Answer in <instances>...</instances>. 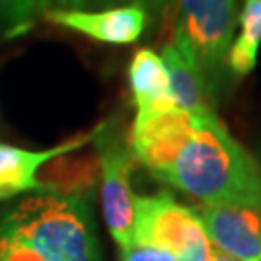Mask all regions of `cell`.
Here are the masks:
<instances>
[{
    "label": "cell",
    "mask_w": 261,
    "mask_h": 261,
    "mask_svg": "<svg viewBox=\"0 0 261 261\" xmlns=\"http://www.w3.org/2000/svg\"><path fill=\"white\" fill-rule=\"evenodd\" d=\"M203 205L261 199V168L230 136L217 112L194 116V128L161 178Z\"/></svg>",
    "instance_id": "cell-1"
},
{
    "label": "cell",
    "mask_w": 261,
    "mask_h": 261,
    "mask_svg": "<svg viewBox=\"0 0 261 261\" xmlns=\"http://www.w3.org/2000/svg\"><path fill=\"white\" fill-rule=\"evenodd\" d=\"M0 219L50 261H101L85 199L39 194L10 207Z\"/></svg>",
    "instance_id": "cell-2"
},
{
    "label": "cell",
    "mask_w": 261,
    "mask_h": 261,
    "mask_svg": "<svg viewBox=\"0 0 261 261\" xmlns=\"http://www.w3.org/2000/svg\"><path fill=\"white\" fill-rule=\"evenodd\" d=\"M238 21L236 0H182L172 43L196 58L219 93Z\"/></svg>",
    "instance_id": "cell-3"
},
{
    "label": "cell",
    "mask_w": 261,
    "mask_h": 261,
    "mask_svg": "<svg viewBox=\"0 0 261 261\" xmlns=\"http://www.w3.org/2000/svg\"><path fill=\"white\" fill-rule=\"evenodd\" d=\"M95 143L101 159V197H103L105 223L112 240L128 248L134 242V205L136 196L130 186V172L134 167L130 147L120 140L111 122L97 126Z\"/></svg>",
    "instance_id": "cell-4"
},
{
    "label": "cell",
    "mask_w": 261,
    "mask_h": 261,
    "mask_svg": "<svg viewBox=\"0 0 261 261\" xmlns=\"http://www.w3.org/2000/svg\"><path fill=\"white\" fill-rule=\"evenodd\" d=\"M207 238L196 209L180 205L172 194L136 197L134 205V242L165 248L182 255L192 246Z\"/></svg>",
    "instance_id": "cell-5"
},
{
    "label": "cell",
    "mask_w": 261,
    "mask_h": 261,
    "mask_svg": "<svg viewBox=\"0 0 261 261\" xmlns=\"http://www.w3.org/2000/svg\"><path fill=\"white\" fill-rule=\"evenodd\" d=\"M197 215L209 240L238 261H261V199L201 205Z\"/></svg>",
    "instance_id": "cell-6"
},
{
    "label": "cell",
    "mask_w": 261,
    "mask_h": 261,
    "mask_svg": "<svg viewBox=\"0 0 261 261\" xmlns=\"http://www.w3.org/2000/svg\"><path fill=\"white\" fill-rule=\"evenodd\" d=\"M194 128V116L174 109L134 122L130 136L132 155L159 180L167 174Z\"/></svg>",
    "instance_id": "cell-7"
},
{
    "label": "cell",
    "mask_w": 261,
    "mask_h": 261,
    "mask_svg": "<svg viewBox=\"0 0 261 261\" xmlns=\"http://www.w3.org/2000/svg\"><path fill=\"white\" fill-rule=\"evenodd\" d=\"M45 19L105 45H132L143 35L149 12L141 6H116L93 12L50 8Z\"/></svg>",
    "instance_id": "cell-8"
},
{
    "label": "cell",
    "mask_w": 261,
    "mask_h": 261,
    "mask_svg": "<svg viewBox=\"0 0 261 261\" xmlns=\"http://www.w3.org/2000/svg\"><path fill=\"white\" fill-rule=\"evenodd\" d=\"M95 134L97 128L85 136L43 151H29L8 143H0V201L12 199L25 192H39L37 172L41 167L58 155L80 151L89 141L95 140Z\"/></svg>",
    "instance_id": "cell-9"
},
{
    "label": "cell",
    "mask_w": 261,
    "mask_h": 261,
    "mask_svg": "<svg viewBox=\"0 0 261 261\" xmlns=\"http://www.w3.org/2000/svg\"><path fill=\"white\" fill-rule=\"evenodd\" d=\"M128 84L136 107L134 122L176 109L170 91L167 66L163 58L151 48H140L134 55L128 66Z\"/></svg>",
    "instance_id": "cell-10"
},
{
    "label": "cell",
    "mask_w": 261,
    "mask_h": 261,
    "mask_svg": "<svg viewBox=\"0 0 261 261\" xmlns=\"http://www.w3.org/2000/svg\"><path fill=\"white\" fill-rule=\"evenodd\" d=\"M161 58L167 66L170 91H172L176 109L192 116L213 114L217 91L203 74L201 66L197 64L196 58L186 55L172 41L163 48Z\"/></svg>",
    "instance_id": "cell-11"
},
{
    "label": "cell",
    "mask_w": 261,
    "mask_h": 261,
    "mask_svg": "<svg viewBox=\"0 0 261 261\" xmlns=\"http://www.w3.org/2000/svg\"><path fill=\"white\" fill-rule=\"evenodd\" d=\"M37 180L41 196L85 199L101 180L99 153L75 155L74 151L58 155L41 167V178Z\"/></svg>",
    "instance_id": "cell-12"
},
{
    "label": "cell",
    "mask_w": 261,
    "mask_h": 261,
    "mask_svg": "<svg viewBox=\"0 0 261 261\" xmlns=\"http://www.w3.org/2000/svg\"><path fill=\"white\" fill-rule=\"evenodd\" d=\"M238 21L240 35L230 45L226 66L234 77H244L257 66L261 47V0H244Z\"/></svg>",
    "instance_id": "cell-13"
},
{
    "label": "cell",
    "mask_w": 261,
    "mask_h": 261,
    "mask_svg": "<svg viewBox=\"0 0 261 261\" xmlns=\"http://www.w3.org/2000/svg\"><path fill=\"white\" fill-rule=\"evenodd\" d=\"M50 10V0H0V29L4 37H19Z\"/></svg>",
    "instance_id": "cell-14"
},
{
    "label": "cell",
    "mask_w": 261,
    "mask_h": 261,
    "mask_svg": "<svg viewBox=\"0 0 261 261\" xmlns=\"http://www.w3.org/2000/svg\"><path fill=\"white\" fill-rule=\"evenodd\" d=\"M50 2H55L56 8L85 10V12L116 8V6H141L147 12H161L174 0H50Z\"/></svg>",
    "instance_id": "cell-15"
},
{
    "label": "cell",
    "mask_w": 261,
    "mask_h": 261,
    "mask_svg": "<svg viewBox=\"0 0 261 261\" xmlns=\"http://www.w3.org/2000/svg\"><path fill=\"white\" fill-rule=\"evenodd\" d=\"M120 261H176V255L165 248L151 244L132 242L128 248L120 250Z\"/></svg>",
    "instance_id": "cell-16"
},
{
    "label": "cell",
    "mask_w": 261,
    "mask_h": 261,
    "mask_svg": "<svg viewBox=\"0 0 261 261\" xmlns=\"http://www.w3.org/2000/svg\"><path fill=\"white\" fill-rule=\"evenodd\" d=\"M213 252H215L213 244H211L209 236H207L201 242H197L196 246H192L188 252L178 255L176 261H211Z\"/></svg>",
    "instance_id": "cell-17"
},
{
    "label": "cell",
    "mask_w": 261,
    "mask_h": 261,
    "mask_svg": "<svg viewBox=\"0 0 261 261\" xmlns=\"http://www.w3.org/2000/svg\"><path fill=\"white\" fill-rule=\"evenodd\" d=\"M211 261H238V259H234L232 255H228V253L221 252V250H215Z\"/></svg>",
    "instance_id": "cell-18"
}]
</instances>
